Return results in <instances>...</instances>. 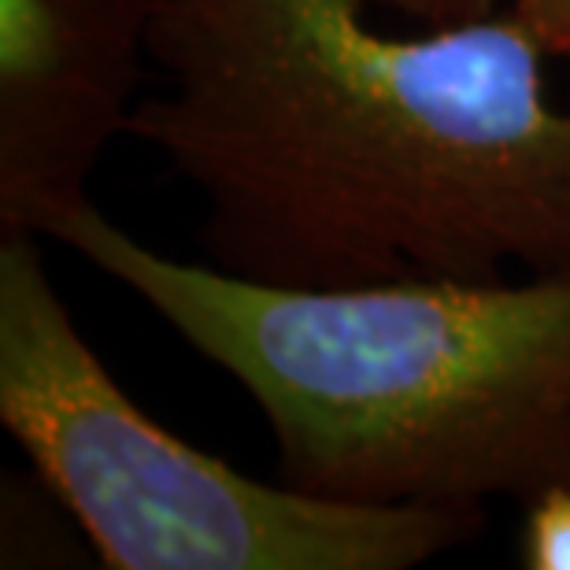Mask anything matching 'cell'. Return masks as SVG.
I'll return each instance as SVG.
<instances>
[{
  "label": "cell",
  "instance_id": "3",
  "mask_svg": "<svg viewBox=\"0 0 570 570\" xmlns=\"http://www.w3.org/2000/svg\"><path fill=\"white\" fill-rule=\"evenodd\" d=\"M41 237L0 234V423L111 570H412L478 511L367 508L264 482L156 423L75 326Z\"/></svg>",
  "mask_w": 570,
  "mask_h": 570
},
{
  "label": "cell",
  "instance_id": "5",
  "mask_svg": "<svg viewBox=\"0 0 570 570\" xmlns=\"http://www.w3.org/2000/svg\"><path fill=\"white\" fill-rule=\"evenodd\" d=\"M519 508V567L570 570V482L544 485Z\"/></svg>",
  "mask_w": 570,
  "mask_h": 570
},
{
  "label": "cell",
  "instance_id": "2",
  "mask_svg": "<svg viewBox=\"0 0 570 570\" xmlns=\"http://www.w3.org/2000/svg\"><path fill=\"white\" fill-rule=\"evenodd\" d=\"M52 242L253 396L301 493L485 515L570 482V271L271 285L156 253L94 200Z\"/></svg>",
  "mask_w": 570,
  "mask_h": 570
},
{
  "label": "cell",
  "instance_id": "1",
  "mask_svg": "<svg viewBox=\"0 0 570 570\" xmlns=\"http://www.w3.org/2000/svg\"><path fill=\"white\" fill-rule=\"evenodd\" d=\"M127 138L204 197L208 264L271 285L570 271V105L508 4L390 33L367 0H159Z\"/></svg>",
  "mask_w": 570,
  "mask_h": 570
},
{
  "label": "cell",
  "instance_id": "6",
  "mask_svg": "<svg viewBox=\"0 0 570 570\" xmlns=\"http://www.w3.org/2000/svg\"><path fill=\"white\" fill-rule=\"evenodd\" d=\"M508 11L533 33L549 60H570V0H508Z\"/></svg>",
  "mask_w": 570,
  "mask_h": 570
},
{
  "label": "cell",
  "instance_id": "4",
  "mask_svg": "<svg viewBox=\"0 0 570 570\" xmlns=\"http://www.w3.org/2000/svg\"><path fill=\"white\" fill-rule=\"evenodd\" d=\"M159 0H0V234L52 237L138 108Z\"/></svg>",
  "mask_w": 570,
  "mask_h": 570
},
{
  "label": "cell",
  "instance_id": "7",
  "mask_svg": "<svg viewBox=\"0 0 570 570\" xmlns=\"http://www.w3.org/2000/svg\"><path fill=\"white\" fill-rule=\"evenodd\" d=\"M367 4L412 19L415 27H452V22L493 16L504 8V0H367Z\"/></svg>",
  "mask_w": 570,
  "mask_h": 570
}]
</instances>
